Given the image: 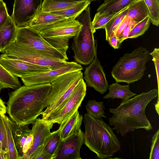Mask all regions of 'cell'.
Here are the masks:
<instances>
[{
	"instance_id": "1",
	"label": "cell",
	"mask_w": 159,
	"mask_h": 159,
	"mask_svg": "<svg viewBox=\"0 0 159 159\" xmlns=\"http://www.w3.org/2000/svg\"><path fill=\"white\" fill-rule=\"evenodd\" d=\"M51 83L20 86L9 93L7 112L19 125L32 124L45 108Z\"/></svg>"
},
{
	"instance_id": "2",
	"label": "cell",
	"mask_w": 159,
	"mask_h": 159,
	"mask_svg": "<svg viewBox=\"0 0 159 159\" xmlns=\"http://www.w3.org/2000/svg\"><path fill=\"white\" fill-rule=\"evenodd\" d=\"M158 94V90L154 89L122 100L116 108H110V112L113 114L109 118L110 125L113 126V129L123 136L138 129H143L147 131L152 129L145 110L148 103Z\"/></svg>"
},
{
	"instance_id": "3",
	"label": "cell",
	"mask_w": 159,
	"mask_h": 159,
	"mask_svg": "<svg viewBox=\"0 0 159 159\" xmlns=\"http://www.w3.org/2000/svg\"><path fill=\"white\" fill-rule=\"evenodd\" d=\"M83 122L84 144L100 159L109 158L119 150L121 146L111 128L101 118L86 113Z\"/></svg>"
},
{
	"instance_id": "4",
	"label": "cell",
	"mask_w": 159,
	"mask_h": 159,
	"mask_svg": "<svg viewBox=\"0 0 159 159\" xmlns=\"http://www.w3.org/2000/svg\"><path fill=\"white\" fill-rule=\"evenodd\" d=\"M150 52L146 48L139 47L131 53H126L120 58L111 71L116 82L129 84L141 79L150 59Z\"/></svg>"
},
{
	"instance_id": "5",
	"label": "cell",
	"mask_w": 159,
	"mask_h": 159,
	"mask_svg": "<svg viewBox=\"0 0 159 159\" xmlns=\"http://www.w3.org/2000/svg\"><path fill=\"white\" fill-rule=\"evenodd\" d=\"M83 78L81 70L69 72L58 77L51 84V88L41 115L47 120L52 113L60 109L67 101L75 88Z\"/></svg>"
},
{
	"instance_id": "6",
	"label": "cell",
	"mask_w": 159,
	"mask_h": 159,
	"mask_svg": "<svg viewBox=\"0 0 159 159\" xmlns=\"http://www.w3.org/2000/svg\"><path fill=\"white\" fill-rule=\"evenodd\" d=\"M82 25V28L74 37L71 48L75 61L80 64H90L97 55V45L92 26L90 10L89 6L76 19Z\"/></svg>"
},
{
	"instance_id": "7",
	"label": "cell",
	"mask_w": 159,
	"mask_h": 159,
	"mask_svg": "<svg viewBox=\"0 0 159 159\" xmlns=\"http://www.w3.org/2000/svg\"><path fill=\"white\" fill-rule=\"evenodd\" d=\"M82 27L77 20L67 19L44 26L37 31L50 45L68 58L66 52L69 40L78 34Z\"/></svg>"
},
{
	"instance_id": "8",
	"label": "cell",
	"mask_w": 159,
	"mask_h": 159,
	"mask_svg": "<svg viewBox=\"0 0 159 159\" xmlns=\"http://www.w3.org/2000/svg\"><path fill=\"white\" fill-rule=\"evenodd\" d=\"M3 53L9 58L28 62L50 70L59 68L69 62L34 49L18 45L14 41L6 48Z\"/></svg>"
},
{
	"instance_id": "9",
	"label": "cell",
	"mask_w": 159,
	"mask_h": 159,
	"mask_svg": "<svg viewBox=\"0 0 159 159\" xmlns=\"http://www.w3.org/2000/svg\"><path fill=\"white\" fill-rule=\"evenodd\" d=\"M14 42L18 45L34 49L61 60L66 61L68 60V58L46 42L39 32L27 25L18 27L16 38Z\"/></svg>"
},
{
	"instance_id": "10",
	"label": "cell",
	"mask_w": 159,
	"mask_h": 159,
	"mask_svg": "<svg viewBox=\"0 0 159 159\" xmlns=\"http://www.w3.org/2000/svg\"><path fill=\"white\" fill-rule=\"evenodd\" d=\"M86 84L83 78L76 86L67 101L58 110L52 113L47 120L53 124L57 123L60 128L81 106L86 93Z\"/></svg>"
},
{
	"instance_id": "11",
	"label": "cell",
	"mask_w": 159,
	"mask_h": 159,
	"mask_svg": "<svg viewBox=\"0 0 159 159\" xmlns=\"http://www.w3.org/2000/svg\"><path fill=\"white\" fill-rule=\"evenodd\" d=\"M82 66L74 61L59 68L27 75L20 77L25 85H30L51 83L58 77L65 73L75 70H82Z\"/></svg>"
},
{
	"instance_id": "12",
	"label": "cell",
	"mask_w": 159,
	"mask_h": 159,
	"mask_svg": "<svg viewBox=\"0 0 159 159\" xmlns=\"http://www.w3.org/2000/svg\"><path fill=\"white\" fill-rule=\"evenodd\" d=\"M84 143V133L81 129L61 140L54 159H81L80 151Z\"/></svg>"
},
{
	"instance_id": "13",
	"label": "cell",
	"mask_w": 159,
	"mask_h": 159,
	"mask_svg": "<svg viewBox=\"0 0 159 159\" xmlns=\"http://www.w3.org/2000/svg\"><path fill=\"white\" fill-rule=\"evenodd\" d=\"M53 124L50 120L37 118L32 124L31 129L33 136L32 145L22 159H32L38 151L43 146L47 139L51 134V129Z\"/></svg>"
},
{
	"instance_id": "14",
	"label": "cell",
	"mask_w": 159,
	"mask_h": 159,
	"mask_svg": "<svg viewBox=\"0 0 159 159\" xmlns=\"http://www.w3.org/2000/svg\"><path fill=\"white\" fill-rule=\"evenodd\" d=\"M42 0H14L11 17L17 27L26 25L40 8Z\"/></svg>"
},
{
	"instance_id": "15",
	"label": "cell",
	"mask_w": 159,
	"mask_h": 159,
	"mask_svg": "<svg viewBox=\"0 0 159 159\" xmlns=\"http://www.w3.org/2000/svg\"><path fill=\"white\" fill-rule=\"evenodd\" d=\"M86 67L84 78L87 86L93 88L101 94L107 91L108 84L103 68L97 55L93 61Z\"/></svg>"
},
{
	"instance_id": "16",
	"label": "cell",
	"mask_w": 159,
	"mask_h": 159,
	"mask_svg": "<svg viewBox=\"0 0 159 159\" xmlns=\"http://www.w3.org/2000/svg\"><path fill=\"white\" fill-rule=\"evenodd\" d=\"M0 64L8 71L17 78L32 73L50 70L46 67L9 58L4 54L0 56Z\"/></svg>"
},
{
	"instance_id": "17",
	"label": "cell",
	"mask_w": 159,
	"mask_h": 159,
	"mask_svg": "<svg viewBox=\"0 0 159 159\" xmlns=\"http://www.w3.org/2000/svg\"><path fill=\"white\" fill-rule=\"evenodd\" d=\"M13 137L19 159L23 155V149L27 138L31 133L28 125H19L9 118Z\"/></svg>"
},
{
	"instance_id": "18",
	"label": "cell",
	"mask_w": 159,
	"mask_h": 159,
	"mask_svg": "<svg viewBox=\"0 0 159 159\" xmlns=\"http://www.w3.org/2000/svg\"><path fill=\"white\" fill-rule=\"evenodd\" d=\"M67 19L50 12L42 11L40 8L26 25L37 31L44 26Z\"/></svg>"
},
{
	"instance_id": "19",
	"label": "cell",
	"mask_w": 159,
	"mask_h": 159,
	"mask_svg": "<svg viewBox=\"0 0 159 159\" xmlns=\"http://www.w3.org/2000/svg\"><path fill=\"white\" fill-rule=\"evenodd\" d=\"M18 27L10 16L5 23L0 28V52L16 39Z\"/></svg>"
},
{
	"instance_id": "20",
	"label": "cell",
	"mask_w": 159,
	"mask_h": 159,
	"mask_svg": "<svg viewBox=\"0 0 159 159\" xmlns=\"http://www.w3.org/2000/svg\"><path fill=\"white\" fill-rule=\"evenodd\" d=\"M83 117L77 110L58 129L60 131L61 140L70 135L77 133L80 129Z\"/></svg>"
},
{
	"instance_id": "21",
	"label": "cell",
	"mask_w": 159,
	"mask_h": 159,
	"mask_svg": "<svg viewBox=\"0 0 159 159\" xmlns=\"http://www.w3.org/2000/svg\"><path fill=\"white\" fill-rule=\"evenodd\" d=\"M149 16L148 9L143 0H138L130 5L123 20H130L139 22Z\"/></svg>"
},
{
	"instance_id": "22",
	"label": "cell",
	"mask_w": 159,
	"mask_h": 159,
	"mask_svg": "<svg viewBox=\"0 0 159 159\" xmlns=\"http://www.w3.org/2000/svg\"><path fill=\"white\" fill-rule=\"evenodd\" d=\"M108 89L109 92L103 97V99L118 98L125 100L134 96L136 94L130 90L128 84L122 85L117 82L109 85Z\"/></svg>"
},
{
	"instance_id": "23",
	"label": "cell",
	"mask_w": 159,
	"mask_h": 159,
	"mask_svg": "<svg viewBox=\"0 0 159 159\" xmlns=\"http://www.w3.org/2000/svg\"><path fill=\"white\" fill-rule=\"evenodd\" d=\"M90 3L89 1L84 0L66 9L50 13L68 19H75L89 6Z\"/></svg>"
},
{
	"instance_id": "24",
	"label": "cell",
	"mask_w": 159,
	"mask_h": 159,
	"mask_svg": "<svg viewBox=\"0 0 159 159\" xmlns=\"http://www.w3.org/2000/svg\"><path fill=\"white\" fill-rule=\"evenodd\" d=\"M129 6L117 11L97 12L92 21V28L94 32L98 29H104L105 26L110 20L127 9Z\"/></svg>"
},
{
	"instance_id": "25",
	"label": "cell",
	"mask_w": 159,
	"mask_h": 159,
	"mask_svg": "<svg viewBox=\"0 0 159 159\" xmlns=\"http://www.w3.org/2000/svg\"><path fill=\"white\" fill-rule=\"evenodd\" d=\"M80 2L68 0H43L41 9L43 12H53L66 9Z\"/></svg>"
},
{
	"instance_id": "26",
	"label": "cell",
	"mask_w": 159,
	"mask_h": 159,
	"mask_svg": "<svg viewBox=\"0 0 159 159\" xmlns=\"http://www.w3.org/2000/svg\"><path fill=\"white\" fill-rule=\"evenodd\" d=\"M2 116L7 135L8 148L7 159H19L12 136L9 118L5 115Z\"/></svg>"
},
{
	"instance_id": "27",
	"label": "cell",
	"mask_w": 159,
	"mask_h": 159,
	"mask_svg": "<svg viewBox=\"0 0 159 159\" xmlns=\"http://www.w3.org/2000/svg\"><path fill=\"white\" fill-rule=\"evenodd\" d=\"M138 0H111L103 3L97 10V12L105 11H117L129 6Z\"/></svg>"
},
{
	"instance_id": "28",
	"label": "cell",
	"mask_w": 159,
	"mask_h": 159,
	"mask_svg": "<svg viewBox=\"0 0 159 159\" xmlns=\"http://www.w3.org/2000/svg\"><path fill=\"white\" fill-rule=\"evenodd\" d=\"M61 141L60 131L58 129L51 132L42 147L46 152L53 157V159Z\"/></svg>"
},
{
	"instance_id": "29",
	"label": "cell",
	"mask_w": 159,
	"mask_h": 159,
	"mask_svg": "<svg viewBox=\"0 0 159 159\" xmlns=\"http://www.w3.org/2000/svg\"><path fill=\"white\" fill-rule=\"evenodd\" d=\"M0 82L6 88H10L16 90L21 86L18 78L8 71L0 64Z\"/></svg>"
},
{
	"instance_id": "30",
	"label": "cell",
	"mask_w": 159,
	"mask_h": 159,
	"mask_svg": "<svg viewBox=\"0 0 159 159\" xmlns=\"http://www.w3.org/2000/svg\"><path fill=\"white\" fill-rule=\"evenodd\" d=\"M85 108L87 113L94 118L99 119L102 117L106 118L104 115L105 107L103 102H97L95 99L89 100Z\"/></svg>"
},
{
	"instance_id": "31",
	"label": "cell",
	"mask_w": 159,
	"mask_h": 159,
	"mask_svg": "<svg viewBox=\"0 0 159 159\" xmlns=\"http://www.w3.org/2000/svg\"><path fill=\"white\" fill-rule=\"evenodd\" d=\"M129 7L112 18L105 26L104 29L105 30L106 40L107 41L110 38L122 22L128 12Z\"/></svg>"
},
{
	"instance_id": "32",
	"label": "cell",
	"mask_w": 159,
	"mask_h": 159,
	"mask_svg": "<svg viewBox=\"0 0 159 159\" xmlns=\"http://www.w3.org/2000/svg\"><path fill=\"white\" fill-rule=\"evenodd\" d=\"M149 11L151 22L156 26L159 25V0H143Z\"/></svg>"
},
{
	"instance_id": "33",
	"label": "cell",
	"mask_w": 159,
	"mask_h": 159,
	"mask_svg": "<svg viewBox=\"0 0 159 159\" xmlns=\"http://www.w3.org/2000/svg\"><path fill=\"white\" fill-rule=\"evenodd\" d=\"M150 23L149 16L138 22L130 32L127 39L136 38L144 34L149 28Z\"/></svg>"
},
{
	"instance_id": "34",
	"label": "cell",
	"mask_w": 159,
	"mask_h": 159,
	"mask_svg": "<svg viewBox=\"0 0 159 159\" xmlns=\"http://www.w3.org/2000/svg\"><path fill=\"white\" fill-rule=\"evenodd\" d=\"M0 152L7 159L8 148L7 135L2 115H0Z\"/></svg>"
},
{
	"instance_id": "35",
	"label": "cell",
	"mask_w": 159,
	"mask_h": 159,
	"mask_svg": "<svg viewBox=\"0 0 159 159\" xmlns=\"http://www.w3.org/2000/svg\"><path fill=\"white\" fill-rule=\"evenodd\" d=\"M159 158V129L152 137V145L150 153V159Z\"/></svg>"
},
{
	"instance_id": "36",
	"label": "cell",
	"mask_w": 159,
	"mask_h": 159,
	"mask_svg": "<svg viewBox=\"0 0 159 159\" xmlns=\"http://www.w3.org/2000/svg\"><path fill=\"white\" fill-rule=\"evenodd\" d=\"M138 23L130 20H129L117 38L121 43L125 40L127 39L130 32Z\"/></svg>"
},
{
	"instance_id": "37",
	"label": "cell",
	"mask_w": 159,
	"mask_h": 159,
	"mask_svg": "<svg viewBox=\"0 0 159 159\" xmlns=\"http://www.w3.org/2000/svg\"><path fill=\"white\" fill-rule=\"evenodd\" d=\"M150 54L152 57V61L155 65L158 89L159 83V48H154L152 52L150 53Z\"/></svg>"
},
{
	"instance_id": "38",
	"label": "cell",
	"mask_w": 159,
	"mask_h": 159,
	"mask_svg": "<svg viewBox=\"0 0 159 159\" xmlns=\"http://www.w3.org/2000/svg\"><path fill=\"white\" fill-rule=\"evenodd\" d=\"M10 15L8 14L5 3L0 1V28L6 22Z\"/></svg>"
},
{
	"instance_id": "39",
	"label": "cell",
	"mask_w": 159,
	"mask_h": 159,
	"mask_svg": "<svg viewBox=\"0 0 159 159\" xmlns=\"http://www.w3.org/2000/svg\"><path fill=\"white\" fill-rule=\"evenodd\" d=\"M42 147L34 156L32 159H53V157L46 152Z\"/></svg>"
},
{
	"instance_id": "40",
	"label": "cell",
	"mask_w": 159,
	"mask_h": 159,
	"mask_svg": "<svg viewBox=\"0 0 159 159\" xmlns=\"http://www.w3.org/2000/svg\"><path fill=\"white\" fill-rule=\"evenodd\" d=\"M107 41L109 44L115 49H118L121 44L115 35L110 38Z\"/></svg>"
},
{
	"instance_id": "41",
	"label": "cell",
	"mask_w": 159,
	"mask_h": 159,
	"mask_svg": "<svg viewBox=\"0 0 159 159\" xmlns=\"http://www.w3.org/2000/svg\"><path fill=\"white\" fill-rule=\"evenodd\" d=\"M7 112V107L3 101L0 98V115H5Z\"/></svg>"
},
{
	"instance_id": "42",
	"label": "cell",
	"mask_w": 159,
	"mask_h": 159,
	"mask_svg": "<svg viewBox=\"0 0 159 159\" xmlns=\"http://www.w3.org/2000/svg\"><path fill=\"white\" fill-rule=\"evenodd\" d=\"M3 88H6L5 86L0 82V91Z\"/></svg>"
},
{
	"instance_id": "43",
	"label": "cell",
	"mask_w": 159,
	"mask_h": 159,
	"mask_svg": "<svg viewBox=\"0 0 159 159\" xmlns=\"http://www.w3.org/2000/svg\"><path fill=\"white\" fill-rule=\"evenodd\" d=\"M71 1H75V2H80L82 1L85 0H68Z\"/></svg>"
},
{
	"instance_id": "44",
	"label": "cell",
	"mask_w": 159,
	"mask_h": 159,
	"mask_svg": "<svg viewBox=\"0 0 159 159\" xmlns=\"http://www.w3.org/2000/svg\"><path fill=\"white\" fill-rule=\"evenodd\" d=\"M110 0H104V2L103 3H107V2H109Z\"/></svg>"
},
{
	"instance_id": "45",
	"label": "cell",
	"mask_w": 159,
	"mask_h": 159,
	"mask_svg": "<svg viewBox=\"0 0 159 159\" xmlns=\"http://www.w3.org/2000/svg\"><path fill=\"white\" fill-rule=\"evenodd\" d=\"M87 0L89 1L90 2H91L92 1H96V0Z\"/></svg>"
},
{
	"instance_id": "46",
	"label": "cell",
	"mask_w": 159,
	"mask_h": 159,
	"mask_svg": "<svg viewBox=\"0 0 159 159\" xmlns=\"http://www.w3.org/2000/svg\"></svg>"
}]
</instances>
